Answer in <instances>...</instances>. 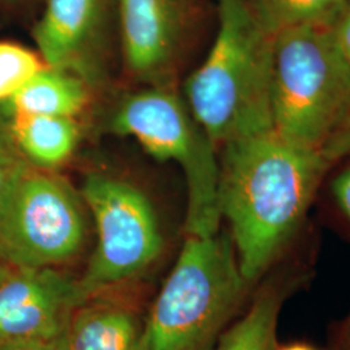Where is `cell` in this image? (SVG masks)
Segmentation results:
<instances>
[{
  "mask_svg": "<svg viewBox=\"0 0 350 350\" xmlns=\"http://www.w3.org/2000/svg\"><path fill=\"white\" fill-rule=\"evenodd\" d=\"M221 150L219 211L250 287L297 234L331 163L273 129L228 142Z\"/></svg>",
  "mask_w": 350,
  "mask_h": 350,
  "instance_id": "6da1fadb",
  "label": "cell"
},
{
  "mask_svg": "<svg viewBox=\"0 0 350 350\" xmlns=\"http://www.w3.org/2000/svg\"><path fill=\"white\" fill-rule=\"evenodd\" d=\"M212 49L185 85V101L218 148L273 129V36L250 0H217Z\"/></svg>",
  "mask_w": 350,
  "mask_h": 350,
  "instance_id": "7a4b0ae2",
  "label": "cell"
},
{
  "mask_svg": "<svg viewBox=\"0 0 350 350\" xmlns=\"http://www.w3.org/2000/svg\"><path fill=\"white\" fill-rule=\"evenodd\" d=\"M331 21L273 36V130L288 143L315 152L350 116V65Z\"/></svg>",
  "mask_w": 350,
  "mask_h": 350,
  "instance_id": "3957f363",
  "label": "cell"
},
{
  "mask_svg": "<svg viewBox=\"0 0 350 350\" xmlns=\"http://www.w3.org/2000/svg\"><path fill=\"white\" fill-rule=\"evenodd\" d=\"M248 287L228 234L186 235L146 322L150 349H214Z\"/></svg>",
  "mask_w": 350,
  "mask_h": 350,
  "instance_id": "277c9868",
  "label": "cell"
},
{
  "mask_svg": "<svg viewBox=\"0 0 350 350\" xmlns=\"http://www.w3.org/2000/svg\"><path fill=\"white\" fill-rule=\"evenodd\" d=\"M109 130L134 139L152 157L174 163L183 172L187 186L186 235L213 237L219 232L218 147L183 98L166 86H147L118 104Z\"/></svg>",
  "mask_w": 350,
  "mask_h": 350,
  "instance_id": "5b68a950",
  "label": "cell"
},
{
  "mask_svg": "<svg viewBox=\"0 0 350 350\" xmlns=\"http://www.w3.org/2000/svg\"><path fill=\"white\" fill-rule=\"evenodd\" d=\"M86 213L63 175L26 163L0 198V261L12 270L70 262L85 247Z\"/></svg>",
  "mask_w": 350,
  "mask_h": 350,
  "instance_id": "8992f818",
  "label": "cell"
},
{
  "mask_svg": "<svg viewBox=\"0 0 350 350\" xmlns=\"http://www.w3.org/2000/svg\"><path fill=\"white\" fill-rule=\"evenodd\" d=\"M79 192L96 228L95 250L77 279L83 304L144 273L163 253V237L152 201L134 183L95 172Z\"/></svg>",
  "mask_w": 350,
  "mask_h": 350,
  "instance_id": "52a82bcc",
  "label": "cell"
},
{
  "mask_svg": "<svg viewBox=\"0 0 350 350\" xmlns=\"http://www.w3.org/2000/svg\"><path fill=\"white\" fill-rule=\"evenodd\" d=\"M114 0H46L34 27L47 66L79 77L92 88L105 73Z\"/></svg>",
  "mask_w": 350,
  "mask_h": 350,
  "instance_id": "ba28073f",
  "label": "cell"
},
{
  "mask_svg": "<svg viewBox=\"0 0 350 350\" xmlns=\"http://www.w3.org/2000/svg\"><path fill=\"white\" fill-rule=\"evenodd\" d=\"M79 305L77 279L59 269L12 270L0 284V345L63 336Z\"/></svg>",
  "mask_w": 350,
  "mask_h": 350,
  "instance_id": "9c48e42d",
  "label": "cell"
},
{
  "mask_svg": "<svg viewBox=\"0 0 350 350\" xmlns=\"http://www.w3.org/2000/svg\"><path fill=\"white\" fill-rule=\"evenodd\" d=\"M126 69L146 86H165L186 24L183 0H114Z\"/></svg>",
  "mask_w": 350,
  "mask_h": 350,
  "instance_id": "30bf717a",
  "label": "cell"
},
{
  "mask_svg": "<svg viewBox=\"0 0 350 350\" xmlns=\"http://www.w3.org/2000/svg\"><path fill=\"white\" fill-rule=\"evenodd\" d=\"M68 350H150L147 325L118 301L92 297L75 309L66 329Z\"/></svg>",
  "mask_w": 350,
  "mask_h": 350,
  "instance_id": "8fae6325",
  "label": "cell"
},
{
  "mask_svg": "<svg viewBox=\"0 0 350 350\" xmlns=\"http://www.w3.org/2000/svg\"><path fill=\"white\" fill-rule=\"evenodd\" d=\"M91 90L79 77L44 65L13 96L0 104L11 116H50L75 118L86 111Z\"/></svg>",
  "mask_w": 350,
  "mask_h": 350,
  "instance_id": "7c38bea8",
  "label": "cell"
},
{
  "mask_svg": "<svg viewBox=\"0 0 350 350\" xmlns=\"http://www.w3.org/2000/svg\"><path fill=\"white\" fill-rule=\"evenodd\" d=\"M10 133L27 163L56 170L75 152L81 130L75 118L50 116H11Z\"/></svg>",
  "mask_w": 350,
  "mask_h": 350,
  "instance_id": "4fadbf2b",
  "label": "cell"
},
{
  "mask_svg": "<svg viewBox=\"0 0 350 350\" xmlns=\"http://www.w3.org/2000/svg\"><path fill=\"white\" fill-rule=\"evenodd\" d=\"M282 301L278 288L263 289L250 310L227 328L213 350H276Z\"/></svg>",
  "mask_w": 350,
  "mask_h": 350,
  "instance_id": "5bb4252c",
  "label": "cell"
},
{
  "mask_svg": "<svg viewBox=\"0 0 350 350\" xmlns=\"http://www.w3.org/2000/svg\"><path fill=\"white\" fill-rule=\"evenodd\" d=\"M266 33L332 20L350 0H250Z\"/></svg>",
  "mask_w": 350,
  "mask_h": 350,
  "instance_id": "9a60e30c",
  "label": "cell"
},
{
  "mask_svg": "<svg viewBox=\"0 0 350 350\" xmlns=\"http://www.w3.org/2000/svg\"><path fill=\"white\" fill-rule=\"evenodd\" d=\"M46 64L34 51L0 42V104L8 100Z\"/></svg>",
  "mask_w": 350,
  "mask_h": 350,
  "instance_id": "2e32d148",
  "label": "cell"
},
{
  "mask_svg": "<svg viewBox=\"0 0 350 350\" xmlns=\"http://www.w3.org/2000/svg\"><path fill=\"white\" fill-rule=\"evenodd\" d=\"M27 161L16 147L8 120L0 113V198Z\"/></svg>",
  "mask_w": 350,
  "mask_h": 350,
  "instance_id": "e0dca14e",
  "label": "cell"
},
{
  "mask_svg": "<svg viewBox=\"0 0 350 350\" xmlns=\"http://www.w3.org/2000/svg\"><path fill=\"white\" fill-rule=\"evenodd\" d=\"M321 153L328 163L350 157V116L348 120L340 126L338 131L325 143Z\"/></svg>",
  "mask_w": 350,
  "mask_h": 350,
  "instance_id": "ac0fdd59",
  "label": "cell"
},
{
  "mask_svg": "<svg viewBox=\"0 0 350 350\" xmlns=\"http://www.w3.org/2000/svg\"><path fill=\"white\" fill-rule=\"evenodd\" d=\"M331 27L338 49L350 65V1L332 18Z\"/></svg>",
  "mask_w": 350,
  "mask_h": 350,
  "instance_id": "d6986e66",
  "label": "cell"
},
{
  "mask_svg": "<svg viewBox=\"0 0 350 350\" xmlns=\"http://www.w3.org/2000/svg\"><path fill=\"white\" fill-rule=\"evenodd\" d=\"M332 195L338 209L350 225V166L344 169L332 182Z\"/></svg>",
  "mask_w": 350,
  "mask_h": 350,
  "instance_id": "ffe728a7",
  "label": "cell"
},
{
  "mask_svg": "<svg viewBox=\"0 0 350 350\" xmlns=\"http://www.w3.org/2000/svg\"><path fill=\"white\" fill-rule=\"evenodd\" d=\"M0 350H68L66 334L49 340H33L0 345Z\"/></svg>",
  "mask_w": 350,
  "mask_h": 350,
  "instance_id": "44dd1931",
  "label": "cell"
},
{
  "mask_svg": "<svg viewBox=\"0 0 350 350\" xmlns=\"http://www.w3.org/2000/svg\"><path fill=\"white\" fill-rule=\"evenodd\" d=\"M276 350H317L310 345H306V344H291V345H286V347H282V348H276Z\"/></svg>",
  "mask_w": 350,
  "mask_h": 350,
  "instance_id": "7402d4cb",
  "label": "cell"
},
{
  "mask_svg": "<svg viewBox=\"0 0 350 350\" xmlns=\"http://www.w3.org/2000/svg\"><path fill=\"white\" fill-rule=\"evenodd\" d=\"M342 344H344V349L350 350V317L344 328V336H342Z\"/></svg>",
  "mask_w": 350,
  "mask_h": 350,
  "instance_id": "603a6c76",
  "label": "cell"
},
{
  "mask_svg": "<svg viewBox=\"0 0 350 350\" xmlns=\"http://www.w3.org/2000/svg\"><path fill=\"white\" fill-rule=\"evenodd\" d=\"M11 273H12V269L8 267L5 263H3L0 261V284L3 283V280H4L7 276L10 275Z\"/></svg>",
  "mask_w": 350,
  "mask_h": 350,
  "instance_id": "cb8c5ba5",
  "label": "cell"
}]
</instances>
